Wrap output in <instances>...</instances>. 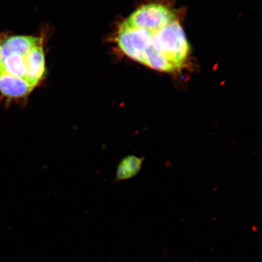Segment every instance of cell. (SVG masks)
<instances>
[{
  "mask_svg": "<svg viewBox=\"0 0 262 262\" xmlns=\"http://www.w3.org/2000/svg\"><path fill=\"white\" fill-rule=\"evenodd\" d=\"M144 157L129 155L124 157L117 166L115 181L121 182L136 177L142 168Z\"/></svg>",
  "mask_w": 262,
  "mask_h": 262,
  "instance_id": "4",
  "label": "cell"
},
{
  "mask_svg": "<svg viewBox=\"0 0 262 262\" xmlns=\"http://www.w3.org/2000/svg\"><path fill=\"white\" fill-rule=\"evenodd\" d=\"M34 88L20 78H15L0 72V94L9 100L27 97Z\"/></svg>",
  "mask_w": 262,
  "mask_h": 262,
  "instance_id": "3",
  "label": "cell"
},
{
  "mask_svg": "<svg viewBox=\"0 0 262 262\" xmlns=\"http://www.w3.org/2000/svg\"><path fill=\"white\" fill-rule=\"evenodd\" d=\"M117 45L127 57L147 68L175 73L185 67L190 47L179 19L159 3L137 9L119 26Z\"/></svg>",
  "mask_w": 262,
  "mask_h": 262,
  "instance_id": "1",
  "label": "cell"
},
{
  "mask_svg": "<svg viewBox=\"0 0 262 262\" xmlns=\"http://www.w3.org/2000/svg\"><path fill=\"white\" fill-rule=\"evenodd\" d=\"M41 42L42 38L33 36H11L0 39V72L20 78L32 86L28 77L29 54Z\"/></svg>",
  "mask_w": 262,
  "mask_h": 262,
  "instance_id": "2",
  "label": "cell"
}]
</instances>
